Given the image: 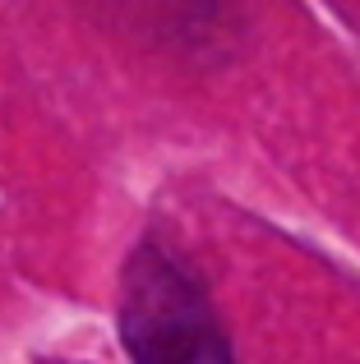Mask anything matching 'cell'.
<instances>
[{
	"label": "cell",
	"mask_w": 360,
	"mask_h": 364,
	"mask_svg": "<svg viewBox=\"0 0 360 364\" xmlns=\"http://www.w3.org/2000/svg\"><path fill=\"white\" fill-rule=\"evenodd\" d=\"M120 337L134 364H235L203 286L162 245H139L125 263Z\"/></svg>",
	"instance_id": "1"
}]
</instances>
